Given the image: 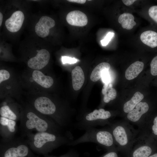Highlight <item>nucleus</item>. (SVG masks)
<instances>
[{"label":"nucleus","instance_id":"1","mask_svg":"<svg viewBox=\"0 0 157 157\" xmlns=\"http://www.w3.org/2000/svg\"><path fill=\"white\" fill-rule=\"evenodd\" d=\"M113 136L118 151L128 154L139 131L126 120L113 121L108 125Z\"/></svg>","mask_w":157,"mask_h":157},{"label":"nucleus","instance_id":"2","mask_svg":"<svg viewBox=\"0 0 157 157\" xmlns=\"http://www.w3.org/2000/svg\"><path fill=\"white\" fill-rule=\"evenodd\" d=\"M85 130L83 135L74 140L69 144L73 146L84 142H92L101 146L108 151L117 150L113 136L108 126L100 129L91 128Z\"/></svg>","mask_w":157,"mask_h":157},{"label":"nucleus","instance_id":"3","mask_svg":"<svg viewBox=\"0 0 157 157\" xmlns=\"http://www.w3.org/2000/svg\"><path fill=\"white\" fill-rule=\"evenodd\" d=\"M114 116L110 112L103 108L95 109L77 120L75 126L85 130L97 126H108L113 121L112 119Z\"/></svg>","mask_w":157,"mask_h":157},{"label":"nucleus","instance_id":"4","mask_svg":"<svg viewBox=\"0 0 157 157\" xmlns=\"http://www.w3.org/2000/svg\"><path fill=\"white\" fill-rule=\"evenodd\" d=\"M154 151V148L151 143L150 136L139 131L126 157H148Z\"/></svg>","mask_w":157,"mask_h":157},{"label":"nucleus","instance_id":"5","mask_svg":"<svg viewBox=\"0 0 157 157\" xmlns=\"http://www.w3.org/2000/svg\"><path fill=\"white\" fill-rule=\"evenodd\" d=\"M149 110L148 104L145 101H141L125 116L124 120L139 128L147 119L146 115Z\"/></svg>","mask_w":157,"mask_h":157},{"label":"nucleus","instance_id":"6","mask_svg":"<svg viewBox=\"0 0 157 157\" xmlns=\"http://www.w3.org/2000/svg\"><path fill=\"white\" fill-rule=\"evenodd\" d=\"M50 54L46 49L39 50L36 56L30 59L28 61V66L31 68L38 70L41 69L48 64Z\"/></svg>","mask_w":157,"mask_h":157},{"label":"nucleus","instance_id":"7","mask_svg":"<svg viewBox=\"0 0 157 157\" xmlns=\"http://www.w3.org/2000/svg\"><path fill=\"white\" fill-rule=\"evenodd\" d=\"M55 24V21L53 19L48 16H43L35 25V32L41 37H46L49 34V29L53 27Z\"/></svg>","mask_w":157,"mask_h":157},{"label":"nucleus","instance_id":"8","mask_svg":"<svg viewBox=\"0 0 157 157\" xmlns=\"http://www.w3.org/2000/svg\"><path fill=\"white\" fill-rule=\"evenodd\" d=\"M36 109L46 115H52L56 112V107L53 103L49 98L41 97L37 98L34 102Z\"/></svg>","mask_w":157,"mask_h":157},{"label":"nucleus","instance_id":"9","mask_svg":"<svg viewBox=\"0 0 157 157\" xmlns=\"http://www.w3.org/2000/svg\"><path fill=\"white\" fill-rule=\"evenodd\" d=\"M24 19V16L23 12L19 10L16 11L6 20V27L10 32H17L21 28Z\"/></svg>","mask_w":157,"mask_h":157},{"label":"nucleus","instance_id":"10","mask_svg":"<svg viewBox=\"0 0 157 157\" xmlns=\"http://www.w3.org/2000/svg\"><path fill=\"white\" fill-rule=\"evenodd\" d=\"M27 117L29 119L26 122V126L28 129L35 128L39 132H44L47 129L48 125L47 122L34 113L31 112L28 113Z\"/></svg>","mask_w":157,"mask_h":157},{"label":"nucleus","instance_id":"11","mask_svg":"<svg viewBox=\"0 0 157 157\" xmlns=\"http://www.w3.org/2000/svg\"><path fill=\"white\" fill-rule=\"evenodd\" d=\"M66 20L70 25L78 26H83L87 25L88 22L86 15L80 10L71 11L67 14Z\"/></svg>","mask_w":157,"mask_h":157},{"label":"nucleus","instance_id":"12","mask_svg":"<svg viewBox=\"0 0 157 157\" xmlns=\"http://www.w3.org/2000/svg\"><path fill=\"white\" fill-rule=\"evenodd\" d=\"M72 86L74 89L78 90L82 86L85 81V76L83 71L79 66L75 67L71 73Z\"/></svg>","mask_w":157,"mask_h":157},{"label":"nucleus","instance_id":"13","mask_svg":"<svg viewBox=\"0 0 157 157\" xmlns=\"http://www.w3.org/2000/svg\"><path fill=\"white\" fill-rule=\"evenodd\" d=\"M32 76L35 82L43 88H49L53 84V80L51 77L44 75L38 70H34Z\"/></svg>","mask_w":157,"mask_h":157},{"label":"nucleus","instance_id":"14","mask_svg":"<svg viewBox=\"0 0 157 157\" xmlns=\"http://www.w3.org/2000/svg\"><path fill=\"white\" fill-rule=\"evenodd\" d=\"M57 140L56 136L53 134L44 132L36 134L34 137V144L37 148L42 147L47 142H53Z\"/></svg>","mask_w":157,"mask_h":157},{"label":"nucleus","instance_id":"15","mask_svg":"<svg viewBox=\"0 0 157 157\" xmlns=\"http://www.w3.org/2000/svg\"><path fill=\"white\" fill-rule=\"evenodd\" d=\"M144 67V64L142 62L137 61L133 63L125 71L126 78L128 80H131L135 78L142 71Z\"/></svg>","mask_w":157,"mask_h":157},{"label":"nucleus","instance_id":"16","mask_svg":"<svg viewBox=\"0 0 157 157\" xmlns=\"http://www.w3.org/2000/svg\"><path fill=\"white\" fill-rule=\"evenodd\" d=\"M144 97V96L142 94L139 92H137L130 99L126 101L123 105V111L126 114L125 116L141 101Z\"/></svg>","mask_w":157,"mask_h":157},{"label":"nucleus","instance_id":"17","mask_svg":"<svg viewBox=\"0 0 157 157\" xmlns=\"http://www.w3.org/2000/svg\"><path fill=\"white\" fill-rule=\"evenodd\" d=\"M142 42L152 48L157 47V33L149 30L142 33L140 36Z\"/></svg>","mask_w":157,"mask_h":157},{"label":"nucleus","instance_id":"18","mask_svg":"<svg viewBox=\"0 0 157 157\" xmlns=\"http://www.w3.org/2000/svg\"><path fill=\"white\" fill-rule=\"evenodd\" d=\"M134 17L132 14L124 13L119 16L118 22L123 28L131 30L136 24V22L134 21Z\"/></svg>","mask_w":157,"mask_h":157},{"label":"nucleus","instance_id":"19","mask_svg":"<svg viewBox=\"0 0 157 157\" xmlns=\"http://www.w3.org/2000/svg\"><path fill=\"white\" fill-rule=\"evenodd\" d=\"M110 67V64L106 62H102L97 65L93 69L90 75V78L93 82H96L101 78L104 72L109 70Z\"/></svg>","mask_w":157,"mask_h":157},{"label":"nucleus","instance_id":"20","mask_svg":"<svg viewBox=\"0 0 157 157\" xmlns=\"http://www.w3.org/2000/svg\"><path fill=\"white\" fill-rule=\"evenodd\" d=\"M101 92L104 95L103 101L106 103L114 100L117 96L116 91L113 88V85L110 82L104 84Z\"/></svg>","mask_w":157,"mask_h":157},{"label":"nucleus","instance_id":"21","mask_svg":"<svg viewBox=\"0 0 157 157\" xmlns=\"http://www.w3.org/2000/svg\"><path fill=\"white\" fill-rule=\"evenodd\" d=\"M23 145H20L17 148L12 147L8 149L4 154L5 157H24Z\"/></svg>","mask_w":157,"mask_h":157},{"label":"nucleus","instance_id":"22","mask_svg":"<svg viewBox=\"0 0 157 157\" xmlns=\"http://www.w3.org/2000/svg\"><path fill=\"white\" fill-rule=\"evenodd\" d=\"M0 114L2 117L11 120H15L17 118L15 114L7 106H2L0 108Z\"/></svg>","mask_w":157,"mask_h":157},{"label":"nucleus","instance_id":"23","mask_svg":"<svg viewBox=\"0 0 157 157\" xmlns=\"http://www.w3.org/2000/svg\"><path fill=\"white\" fill-rule=\"evenodd\" d=\"M0 123L3 126H7L10 132H13L15 131V122L14 121L2 117H0Z\"/></svg>","mask_w":157,"mask_h":157},{"label":"nucleus","instance_id":"24","mask_svg":"<svg viewBox=\"0 0 157 157\" xmlns=\"http://www.w3.org/2000/svg\"><path fill=\"white\" fill-rule=\"evenodd\" d=\"M151 73L154 76L157 75V56L152 60L150 64Z\"/></svg>","mask_w":157,"mask_h":157},{"label":"nucleus","instance_id":"25","mask_svg":"<svg viewBox=\"0 0 157 157\" xmlns=\"http://www.w3.org/2000/svg\"><path fill=\"white\" fill-rule=\"evenodd\" d=\"M150 17L157 23V6H154L150 8L148 10Z\"/></svg>","mask_w":157,"mask_h":157},{"label":"nucleus","instance_id":"26","mask_svg":"<svg viewBox=\"0 0 157 157\" xmlns=\"http://www.w3.org/2000/svg\"><path fill=\"white\" fill-rule=\"evenodd\" d=\"M10 76V73L5 69L0 70V83L3 81L8 79Z\"/></svg>","mask_w":157,"mask_h":157},{"label":"nucleus","instance_id":"27","mask_svg":"<svg viewBox=\"0 0 157 157\" xmlns=\"http://www.w3.org/2000/svg\"><path fill=\"white\" fill-rule=\"evenodd\" d=\"M114 35V33L113 32H108L104 38L101 40L102 45L103 46L107 45L113 37Z\"/></svg>","mask_w":157,"mask_h":157},{"label":"nucleus","instance_id":"28","mask_svg":"<svg viewBox=\"0 0 157 157\" xmlns=\"http://www.w3.org/2000/svg\"><path fill=\"white\" fill-rule=\"evenodd\" d=\"M63 64L66 63L70 64L76 63L78 60L75 58H72L67 56H62L61 58Z\"/></svg>","mask_w":157,"mask_h":157},{"label":"nucleus","instance_id":"29","mask_svg":"<svg viewBox=\"0 0 157 157\" xmlns=\"http://www.w3.org/2000/svg\"><path fill=\"white\" fill-rule=\"evenodd\" d=\"M117 150L108 151V152L101 157H120Z\"/></svg>","mask_w":157,"mask_h":157},{"label":"nucleus","instance_id":"30","mask_svg":"<svg viewBox=\"0 0 157 157\" xmlns=\"http://www.w3.org/2000/svg\"><path fill=\"white\" fill-rule=\"evenodd\" d=\"M108 71L106 70L105 71L103 72L102 75V80L103 82L105 83L110 82V77Z\"/></svg>","mask_w":157,"mask_h":157},{"label":"nucleus","instance_id":"31","mask_svg":"<svg viewBox=\"0 0 157 157\" xmlns=\"http://www.w3.org/2000/svg\"><path fill=\"white\" fill-rule=\"evenodd\" d=\"M136 0H123L122 1L123 3L126 6H130Z\"/></svg>","mask_w":157,"mask_h":157},{"label":"nucleus","instance_id":"32","mask_svg":"<svg viewBox=\"0 0 157 157\" xmlns=\"http://www.w3.org/2000/svg\"><path fill=\"white\" fill-rule=\"evenodd\" d=\"M68 1L73 3H76L80 4H84L86 1L85 0H68Z\"/></svg>","mask_w":157,"mask_h":157},{"label":"nucleus","instance_id":"33","mask_svg":"<svg viewBox=\"0 0 157 157\" xmlns=\"http://www.w3.org/2000/svg\"><path fill=\"white\" fill-rule=\"evenodd\" d=\"M3 15L1 13H0V26H1L3 21Z\"/></svg>","mask_w":157,"mask_h":157},{"label":"nucleus","instance_id":"34","mask_svg":"<svg viewBox=\"0 0 157 157\" xmlns=\"http://www.w3.org/2000/svg\"><path fill=\"white\" fill-rule=\"evenodd\" d=\"M148 157H157V152L154 153Z\"/></svg>","mask_w":157,"mask_h":157}]
</instances>
